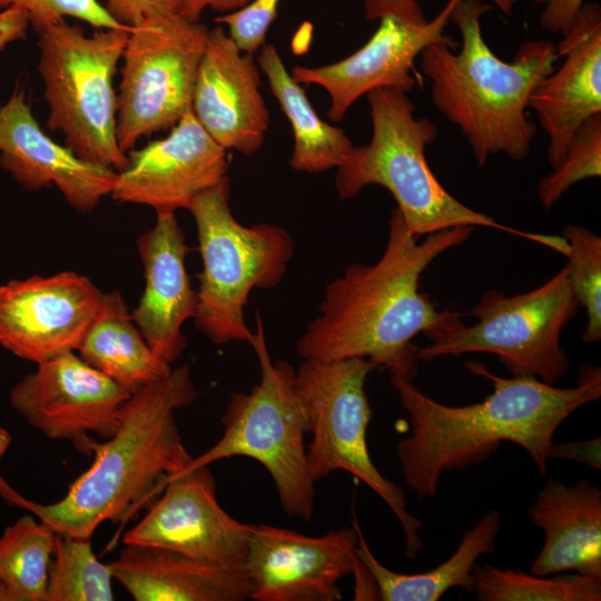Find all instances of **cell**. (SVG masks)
Masks as SVG:
<instances>
[{
    "mask_svg": "<svg viewBox=\"0 0 601 601\" xmlns=\"http://www.w3.org/2000/svg\"><path fill=\"white\" fill-rule=\"evenodd\" d=\"M543 4L539 17L542 28L555 35H563L573 23L585 0H532Z\"/></svg>",
    "mask_w": 601,
    "mask_h": 601,
    "instance_id": "obj_35",
    "label": "cell"
},
{
    "mask_svg": "<svg viewBox=\"0 0 601 601\" xmlns=\"http://www.w3.org/2000/svg\"><path fill=\"white\" fill-rule=\"evenodd\" d=\"M102 292L86 276L61 272L0 285V345L39 364L76 352Z\"/></svg>",
    "mask_w": 601,
    "mask_h": 601,
    "instance_id": "obj_15",
    "label": "cell"
},
{
    "mask_svg": "<svg viewBox=\"0 0 601 601\" xmlns=\"http://www.w3.org/2000/svg\"><path fill=\"white\" fill-rule=\"evenodd\" d=\"M162 495L122 538L125 545L171 550L206 562L245 563L252 524L239 522L218 503L208 466L169 476Z\"/></svg>",
    "mask_w": 601,
    "mask_h": 601,
    "instance_id": "obj_14",
    "label": "cell"
},
{
    "mask_svg": "<svg viewBox=\"0 0 601 601\" xmlns=\"http://www.w3.org/2000/svg\"><path fill=\"white\" fill-rule=\"evenodd\" d=\"M137 246L145 288L132 318L151 349L171 364L187 345L183 325L197 311V292L185 263L189 247L175 213H158L154 227L138 238Z\"/></svg>",
    "mask_w": 601,
    "mask_h": 601,
    "instance_id": "obj_21",
    "label": "cell"
},
{
    "mask_svg": "<svg viewBox=\"0 0 601 601\" xmlns=\"http://www.w3.org/2000/svg\"><path fill=\"white\" fill-rule=\"evenodd\" d=\"M9 8L22 10L37 33L66 18L81 20L93 28L126 27L118 23L97 0H0V10Z\"/></svg>",
    "mask_w": 601,
    "mask_h": 601,
    "instance_id": "obj_32",
    "label": "cell"
},
{
    "mask_svg": "<svg viewBox=\"0 0 601 601\" xmlns=\"http://www.w3.org/2000/svg\"><path fill=\"white\" fill-rule=\"evenodd\" d=\"M493 8L483 0L459 1L450 16L461 35L459 48L437 43L420 56L433 105L459 127L479 167L497 154L529 156L536 127L528 101L559 59L556 45L543 39L523 41L511 62L495 56L481 30V17Z\"/></svg>",
    "mask_w": 601,
    "mask_h": 601,
    "instance_id": "obj_4",
    "label": "cell"
},
{
    "mask_svg": "<svg viewBox=\"0 0 601 601\" xmlns=\"http://www.w3.org/2000/svg\"><path fill=\"white\" fill-rule=\"evenodd\" d=\"M109 563L95 554L90 539L56 533L45 601H112Z\"/></svg>",
    "mask_w": 601,
    "mask_h": 601,
    "instance_id": "obj_29",
    "label": "cell"
},
{
    "mask_svg": "<svg viewBox=\"0 0 601 601\" xmlns=\"http://www.w3.org/2000/svg\"><path fill=\"white\" fill-rule=\"evenodd\" d=\"M109 566L136 601H244L252 594L246 563H213L167 549L125 545Z\"/></svg>",
    "mask_w": 601,
    "mask_h": 601,
    "instance_id": "obj_22",
    "label": "cell"
},
{
    "mask_svg": "<svg viewBox=\"0 0 601 601\" xmlns=\"http://www.w3.org/2000/svg\"><path fill=\"white\" fill-rule=\"evenodd\" d=\"M372 138L353 146L337 167L335 188L349 199L370 185L386 188L394 197L408 230L416 238L460 227H489L533 240L554 250L562 238L525 233L497 223L454 198L431 170L425 148L437 138L439 129L428 118H415L407 92L380 87L367 95Z\"/></svg>",
    "mask_w": 601,
    "mask_h": 601,
    "instance_id": "obj_5",
    "label": "cell"
},
{
    "mask_svg": "<svg viewBox=\"0 0 601 601\" xmlns=\"http://www.w3.org/2000/svg\"><path fill=\"white\" fill-rule=\"evenodd\" d=\"M568 276L574 296L587 313L584 343L601 338V237L581 225L565 227Z\"/></svg>",
    "mask_w": 601,
    "mask_h": 601,
    "instance_id": "obj_30",
    "label": "cell"
},
{
    "mask_svg": "<svg viewBox=\"0 0 601 601\" xmlns=\"http://www.w3.org/2000/svg\"><path fill=\"white\" fill-rule=\"evenodd\" d=\"M29 21L26 13L17 8L0 10V51L9 45L27 37Z\"/></svg>",
    "mask_w": 601,
    "mask_h": 601,
    "instance_id": "obj_37",
    "label": "cell"
},
{
    "mask_svg": "<svg viewBox=\"0 0 601 601\" xmlns=\"http://www.w3.org/2000/svg\"><path fill=\"white\" fill-rule=\"evenodd\" d=\"M280 1L252 0L242 9L223 13L215 20L228 27L227 33L242 51L255 53L265 45Z\"/></svg>",
    "mask_w": 601,
    "mask_h": 601,
    "instance_id": "obj_33",
    "label": "cell"
},
{
    "mask_svg": "<svg viewBox=\"0 0 601 601\" xmlns=\"http://www.w3.org/2000/svg\"><path fill=\"white\" fill-rule=\"evenodd\" d=\"M546 457L570 460L589 465L593 469H601V437H594L581 442L551 443Z\"/></svg>",
    "mask_w": 601,
    "mask_h": 601,
    "instance_id": "obj_36",
    "label": "cell"
},
{
    "mask_svg": "<svg viewBox=\"0 0 601 601\" xmlns=\"http://www.w3.org/2000/svg\"><path fill=\"white\" fill-rule=\"evenodd\" d=\"M375 364L361 357L338 361L305 359L295 372V391L303 405L308 433L309 474L317 482L345 471L370 486L393 511L404 538L405 554L423 548L422 522L406 509L402 487L382 475L371 459L366 433L373 412L365 383Z\"/></svg>",
    "mask_w": 601,
    "mask_h": 601,
    "instance_id": "obj_9",
    "label": "cell"
},
{
    "mask_svg": "<svg viewBox=\"0 0 601 601\" xmlns=\"http://www.w3.org/2000/svg\"><path fill=\"white\" fill-rule=\"evenodd\" d=\"M273 96L288 118L294 134L292 168L321 173L337 168L353 148L346 132L322 120L304 89L296 82L272 43L264 45L257 59Z\"/></svg>",
    "mask_w": 601,
    "mask_h": 601,
    "instance_id": "obj_26",
    "label": "cell"
},
{
    "mask_svg": "<svg viewBox=\"0 0 601 601\" xmlns=\"http://www.w3.org/2000/svg\"><path fill=\"white\" fill-rule=\"evenodd\" d=\"M562 37L556 45L561 67L539 82L528 101L548 135L552 168L563 159L579 127L601 114L600 6L585 2Z\"/></svg>",
    "mask_w": 601,
    "mask_h": 601,
    "instance_id": "obj_20",
    "label": "cell"
},
{
    "mask_svg": "<svg viewBox=\"0 0 601 601\" xmlns=\"http://www.w3.org/2000/svg\"><path fill=\"white\" fill-rule=\"evenodd\" d=\"M77 352L87 364L130 394L173 370L151 349L117 290L102 293Z\"/></svg>",
    "mask_w": 601,
    "mask_h": 601,
    "instance_id": "obj_24",
    "label": "cell"
},
{
    "mask_svg": "<svg viewBox=\"0 0 601 601\" xmlns=\"http://www.w3.org/2000/svg\"><path fill=\"white\" fill-rule=\"evenodd\" d=\"M131 394L68 352L37 364L10 391V404L33 428L53 440H69L91 455V434L110 439Z\"/></svg>",
    "mask_w": 601,
    "mask_h": 601,
    "instance_id": "obj_13",
    "label": "cell"
},
{
    "mask_svg": "<svg viewBox=\"0 0 601 601\" xmlns=\"http://www.w3.org/2000/svg\"><path fill=\"white\" fill-rule=\"evenodd\" d=\"M230 181L199 194L188 210L198 235L203 269L198 275L196 327L210 342L250 343L244 308L254 288L276 287L293 257L289 233L275 225H242L233 215Z\"/></svg>",
    "mask_w": 601,
    "mask_h": 601,
    "instance_id": "obj_7",
    "label": "cell"
},
{
    "mask_svg": "<svg viewBox=\"0 0 601 601\" xmlns=\"http://www.w3.org/2000/svg\"><path fill=\"white\" fill-rule=\"evenodd\" d=\"M120 24L132 27L156 16L179 13L181 0H97Z\"/></svg>",
    "mask_w": 601,
    "mask_h": 601,
    "instance_id": "obj_34",
    "label": "cell"
},
{
    "mask_svg": "<svg viewBox=\"0 0 601 601\" xmlns=\"http://www.w3.org/2000/svg\"><path fill=\"white\" fill-rule=\"evenodd\" d=\"M208 33L206 24L179 13L146 18L130 27L117 93V139L124 152L191 111Z\"/></svg>",
    "mask_w": 601,
    "mask_h": 601,
    "instance_id": "obj_11",
    "label": "cell"
},
{
    "mask_svg": "<svg viewBox=\"0 0 601 601\" xmlns=\"http://www.w3.org/2000/svg\"><path fill=\"white\" fill-rule=\"evenodd\" d=\"M461 0H449L441 12L427 19L418 0H364V16L378 21L374 35L351 56L319 67L296 66L293 79L299 85L324 88L331 98L327 117L341 121L362 96L380 87L408 92L416 86L415 59L428 47L460 43L445 32L450 16ZM502 12L516 0H491Z\"/></svg>",
    "mask_w": 601,
    "mask_h": 601,
    "instance_id": "obj_12",
    "label": "cell"
},
{
    "mask_svg": "<svg viewBox=\"0 0 601 601\" xmlns=\"http://www.w3.org/2000/svg\"><path fill=\"white\" fill-rule=\"evenodd\" d=\"M129 27L87 35L66 20L40 31L38 71L48 105L47 126L79 158L120 171L128 157L117 139L114 78Z\"/></svg>",
    "mask_w": 601,
    "mask_h": 601,
    "instance_id": "obj_6",
    "label": "cell"
},
{
    "mask_svg": "<svg viewBox=\"0 0 601 601\" xmlns=\"http://www.w3.org/2000/svg\"><path fill=\"white\" fill-rule=\"evenodd\" d=\"M252 0H181L179 14L191 21H199L206 9L229 13L242 9Z\"/></svg>",
    "mask_w": 601,
    "mask_h": 601,
    "instance_id": "obj_38",
    "label": "cell"
},
{
    "mask_svg": "<svg viewBox=\"0 0 601 601\" xmlns=\"http://www.w3.org/2000/svg\"><path fill=\"white\" fill-rule=\"evenodd\" d=\"M110 196L120 203L146 205L156 213L188 209L203 191L227 177L226 149L185 114L168 136L140 149H131Z\"/></svg>",
    "mask_w": 601,
    "mask_h": 601,
    "instance_id": "obj_17",
    "label": "cell"
},
{
    "mask_svg": "<svg viewBox=\"0 0 601 601\" xmlns=\"http://www.w3.org/2000/svg\"><path fill=\"white\" fill-rule=\"evenodd\" d=\"M191 112L223 148L257 151L269 127L254 53L242 51L221 28L209 30L198 66Z\"/></svg>",
    "mask_w": 601,
    "mask_h": 601,
    "instance_id": "obj_18",
    "label": "cell"
},
{
    "mask_svg": "<svg viewBox=\"0 0 601 601\" xmlns=\"http://www.w3.org/2000/svg\"><path fill=\"white\" fill-rule=\"evenodd\" d=\"M544 541L530 565L535 575L564 571L601 578V491L588 479H549L529 506Z\"/></svg>",
    "mask_w": 601,
    "mask_h": 601,
    "instance_id": "obj_23",
    "label": "cell"
},
{
    "mask_svg": "<svg viewBox=\"0 0 601 601\" xmlns=\"http://www.w3.org/2000/svg\"><path fill=\"white\" fill-rule=\"evenodd\" d=\"M358 535L355 528L309 536L252 524L246 569L255 601H335L338 582L353 573Z\"/></svg>",
    "mask_w": 601,
    "mask_h": 601,
    "instance_id": "obj_16",
    "label": "cell"
},
{
    "mask_svg": "<svg viewBox=\"0 0 601 601\" xmlns=\"http://www.w3.org/2000/svg\"><path fill=\"white\" fill-rule=\"evenodd\" d=\"M250 345L260 366V382L248 393L230 395L220 421L219 441L194 457L185 469L208 466L219 460L246 456L260 463L272 476L280 505L288 518L309 521L314 511V484L307 464L306 415L295 391V370L285 361L273 362L259 315Z\"/></svg>",
    "mask_w": 601,
    "mask_h": 601,
    "instance_id": "obj_8",
    "label": "cell"
},
{
    "mask_svg": "<svg viewBox=\"0 0 601 601\" xmlns=\"http://www.w3.org/2000/svg\"><path fill=\"white\" fill-rule=\"evenodd\" d=\"M578 307L566 266L530 292L508 296L490 289L471 312L475 324L463 323L435 336L418 348L417 358L491 353L513 376L554 385L570 368L560 338Z\"/></svg>",
    "mask_w": 601,
    "mask_h": 601,
    "instance_id": "obj_10",
    "label": "cell"
},
{
    "mask_svg": "<svg viewBox=\"0 0 601 601\" xmlns=\"http://www.w3.org/2000/svg\"><path fill=\"white\" fill-rule=\"evenodd\" d=\"M474 592L480 601H600L601 578L580 573L554 578L510 568L475 564Z\"/></svg>",
    "mask_w": 601,
    "mask_h": 601,
    "instance_id": "obj_28",
    "label": "cell"
},
{
    "mask_svg": "<svg viewBox=\"0 0 601 601\" xmlns=\"http://www.w3.org/2000/svg\"><path fill=\"white\" fill-rule=\"evenodd\" d=\"M466 367L490 380L493 392L463 406L443 404L412 381L391 376L411 423L408 435L396 444V456L405 484L418 499L435 496L444 471L483 463L502 442L521 446L544 476L558 427L601 397V372L594 365L582 366L574 387H556L534 377H500L480 362H467Z\"/></svg>",
    "mask_w": 601,
    "mask_h": 601,
    "instance_id": "obj_2",
    "label": "cell"
},
{
    "mask_svg": "<svg viewBox=\"0 0 601 601\" xmlns=\"http://www.w3.org/2000/svg\"><path fill=\"white\" fill-rule=\"evenodd\" d=\"M0 167L29 190L55 186L67 203L89 213L110 195L117 171L88 162L51 139L39 126L18 85L0 105Z\"/></svg>",
    "mask_w": 601,
    "mask_h": 601,
    "instance_id": "obj_19",
    "label": "cell"
},
{
    "mask_svg": "<svg viewBox=\"0 0 601 601\" xmlns=\"http://www.w3.org/2000/svg\"><path fill=\"white\" fill-rule=\"evenodd\" d=\"M474 227L460 226L426 235L408 230L397 208L391 211L385 249L372 265L351 264L327 284L319 315L296 344L304 359L367 358L392 375L413 381L418 372L413 338L430 339L463 324L457 313L439 311L420 279L445 250L465 243Z\"/></svg>",
    "mask_w": 601,
    "mask_h": 601,
    "instance_id": "obj_1",
    "label": "cell"
},
{
    "mask_svg": "<svg viewBox=\"0 0 601 601\" xmlns=\"http://www.w3.org/2000/svg\"><path fill=\"white\" fill-rule=\"evenodd\" d=\"M538 186L542 206L551 208L573 185L601 176V114L584 121L574 134L563 159Z\"/></svg>",
    "mask_w": 601,
    "mask_h": 601,
    "instance_id": "obj_31",
    "label": "cell"
},
{
    "mask_svg": "<svg viewBox=\"0 0 601 601\" xmlns=\"http://www.w3.org/2000/svg\"><path fill=\"white\" fill-rule=\"evenodd\" d=\"M355 525L358 535L356 555L372 575L378 600L437 601L453 588L474 592L473 568L481 555L494 553L501 516L497 510H490L463 533L457 549L446 561L426 572L412 574L397 573L383 565Z\"/></svg>",
    "mask_w": 601,
    "mask_h": 601,
    "instance_id": "obj_25",
    "label": "cell"
},
{
    "mask_svg": "<svg viewBox=\"0 0 601 601\" xmlns=\"http://www.w3.org/2000/svg\"><path fill=\"white\" fill-rule=\"evenodd\" d=\"M56 532L29 513L0 536V601H45Z\"/></svg>",
    "mask_w": 601,
    "mask_h": 601,
    "instance_id": "obj_27",
    "label": "cell"
},
{
    "mask_svg": "<svg viewBox=\"0 0 601 601\" xmlns=\"http://www.w3.org/2000/svg\"><path fill=\"white\" fill-rule=\"evenodd\" d=\"M199 395L189 364L132 393L121 407L120 425L97 443L91 465L57 502L41 504L16 491L0 473V496L33 514L58 534L91 539L106 522H125L147 504L166 480L193 456L184 445L175 412Z\"/></svg>",
    "mask_w": 601,
    "mask_h": 601,
    "instance_id": "obj_3",
    "label": "cell"
}]
</instances>
